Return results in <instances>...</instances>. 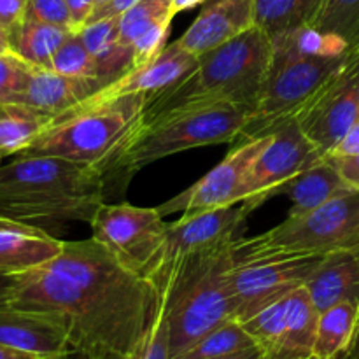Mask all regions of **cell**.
<instances>
[{"instance_id": "17", "label": "cell", "mask_w": 359, "mask_h": 359, "mask_svg": "<svg viewBox=\"0 0 359 359\" xmlns=\"http://www.w3.org/2000/svg\"><path fill=\"white\" fill-rule=\"evenodd\" d=\"M198 58L182 48L179 41L165 46L154 58L135 67L114 83L102 88L98 93L105 97H119L130 93H146L149 97L181 83L196 69Z\"/></svg>"}, {"instance_id": "4", "label": "cell", "mask_w": 359, "mask_h": 359, "mask_svg": "<svg viewBox=\"0 0 359 359\" xmlns=\"http://www.w3.org/2000/svg\"><path fill=\"white\" fill-rule=\"evenodd\" d=\"M272 62V41L259 27L198 56L188 77L153 95L144 119L177 109L233 104L255 111ZM252 114V112H251Z\"/></svg>"}, {"instance_id": "43", "label": "cell", "mask_w": 359, "mask_h": 359, "mask_svg": "<svg viewBox=\"0 0 359 359\" xmlns=\"http://www.w3.org/2000/svg\"><path fill=\"white\" fill-rule=\"evenodd\" d=\"M11 284V277L7 276H0V302L4 300V294H6L7 287H9Z\"/></svg>"}, {"instance_id": "32", "label": "cell", "mask_w": 359, "mask_h": 359, "mask_svg": "<svg viewBox=\"0 0 359 359\" xmlns=\"http://www.w3.org/2000/svg\"><path fill=\"white\" fill-rule=\"evenodd\" d=\"M34 67L16 53H0V104H13L25 90Z\"/></svg>"}, {"instance_id": "48", "label": "cell", "mask_w": 359, "mask_h": 359, "mask_svg": "<svg viewBox=\"0 0 359 359\" xmlns=\"http://www.w3.org/2000/svg\"><path fill=\"white\" fill-rule=\"evenodd\" d=\"M0 161H2V156H0Z\"/></svg>"}, {"instance_id": "18", "label": "cell", "mask_w": 359, "mask_h": 359, "mask_svg": "<svg viewBox=\"0 0 359 359\" xmlns=\"http://www.w3.org/2000/svg\"><path fill=\"white\" fill-rule=\"evenodd\" d=\"M107 84V81L98 77H70L55 70L34 67L27 86L13 104L27 105L56 118L83 104Z\"/></svg>"}, {"instance_id": "29", "label": "cell", "mask_w": 359, "mask_h": 359, "mask_svg": "<svg viewBox=\"0 0 359 359\" xmlns=\"http://www.w3.org/2000/svg\"><path fill=\"white\" fill-rule=\"evenodd\" d=\"M314 28L339 35L354 48L359 42V0H326Z\"/></svg>"}, {"instance_id": "2", "label": "cell", "mask_w": 359, "mask_h": 359, "mask_svg": "<svg viewBox=\"0 0 359 359\" xmlns=\"http://www.w3.org/2000/svg\"><path fill=\"white\" fill-rule=\"evenodd\" d=\"M104 196V179L91 165L30 154L0 165V219L42 230L69 221L90 224Z\"/></svg>"}, {"instance_id": "13", "label": "cell", "mask_w": 359, "mask_h": 359, "mask_svg": "<svg viewBox=\"0 0 359 359\" xmlns=\"http://www.w3.org/2000/svg\"><path fill=\"white\" fill-rule=\"evenodd\" d=\"M270 137L272 135H263L242 142L198 182L175 195L168 202L161 203L156 209L165 217L175 212H205V210L223 209L244 202L249 172L263 147L270 142Z\"/></svg>"}, {"instance_id": "19", "label": "cell", "mask_w": 359, "mask_h": 359, "mask_svg": "<svg viewBox=\"0 0 359 359\" xmlns=\"http://www.w3.org/2000/svg\"><path fill=\"white\" fill-rule=\"evenodd\" d=\"M174 0H140L119 16L123 44L133 53V69L144 65L167 46Z\"/></svg>"}, {"instance_id": "35", "label": "cell", "mask_w": 359, "mask_h": 359, "mask_svg": "<svg viewBox=\"0 0 359 359\" xmlns=\"http://www.w3.org/2000/svg\"><path fill=\"white\" fill-rule=\"evenodd\" d=\"M339 170L340 177L351 189L359 191V153L351 156H325Z\"/></svg>"}, {"instance_id": "24", "label": "cell", "mask_w": 359, "mask_h": 359, "mask_svg": "<svg viewBox=\"0 0 359 359\" xmlns=\"http://www.w3.org/2000/svg\"><path fill=\"white\" fill-rule=\"evenodd\" d=\"M326 0H255V25L270 41L287 32L314 27Z\"/></svg>"}, {"instance_id": "30", "label": "cell", "mask_w": 359, "mask_h": 359, "mask_svg": "<svg viewBox=\"0 0 359 359\" xmlns=\"http://www.w3.org/2000/svg\"><path fill=\"white\" fill-rule=\"evenodd\" d=\"M51 70L70 77H98L102 79L79 32L70 34V37L60 46L53 58Z\"/></svg>"}, {"instance_id": "33", "label": "cell", "mask_w": 359, "mask_h": 359, "mask_svg": "<svg viewBox=\"0 0 359 359\" xmlns=\"http://www.w3.org/2000/svg\"><path fill=\"white\" fill-rule=\"evenodd\" d=\"M25 18L72 30L67 0H28Z\"/></svg>"}, {"instance_id": "42", "label": "cell", "mask_w": 359, "mask_h": 359, "mask_svg": "<svg viewBox=\"0 0 359 359\" xmlns=\"http://www.w3.org/2000/svg\"><path fill=\"white\" fill-rule=\"evenodd\" d=\"M203 2H205V0H174V14L193 9V7H196L198 4Z\"/></svg>"}, {"instance_id": "20", "label": "cell", "mask_w": 359, "mask_h": 359, "mask_svg": "<svg viewBox=\"0 0 359 359\" xmlns=\"http://www.w3.org/2000/svg\"><path fill=\"white\" fill-rule=\"evenodd\" d=\"M65 242L42 228L0 219V276L14 277L56 258Z\"/></svg>"}, {"instance_id": "3", "label": "cell", "mask_w": 359, "mask_h": 359, "mask_svg": "<svg viewBox=\"0 0 359 359\" xmlns=\"http://www.w3.org/2000/svg\"><path fill=\"white\" fill-rule=\"evenodd\" d=\"M251 109L233 104L177 109L147 118L98 172L104 191L121 193L137 172L154 161L193 147L231 142L251 116Z\"/></svg>"}, {"instance_id": "40", "label": "cell", "mask_w": 359, "mask_h": 359, "mask_svg": "<svg viewBox=\"0 0 359 359\" xmlns=\"http://www.w3.org/2000/svg\"><path fill=\"white\" fill-rule=\"evenodd\" d=\"M0 53H14L13 35L0 25Z\"/></svg>"}, {"instance_id": "38", "label": "cell", "mask_w": 359, "mask_h": 359, "mask_svg": "<svg viewBox=\"0 0 359 359\" xmlns=\"http://www.w3.org/2000/svg\"><path fill=\"white\" fill-rule=\"evenodd\" d=\"M359 153V121L349 132L344 135V139L333 147V151L326 156H351V154Z\"/></svg>"}, {"instance_id": "21", "label": "cell", "mask_w": 359, "mask_h": 359, "mask_svg": "<svg viewBox=\"0 0 359 359\" xmlns=\"http://www.w3.org/2000/svg\"><path fill=\"white\" fill-rule=\"evenodd\" d=\"M305 290L319 314L342 302L359 305V245L326 255Z\"/></svg>"}, {"instance_id": "23", "label": "cell", "mask_w": 359, "mask_h": 359, "mask_svg": "<svg viewBox=\"0 0 359 359\" xmlns=\"http://www.w3.org/2000/svg\"><path fill=\"white\" fill-rule=\"evenodd\" d=\"M98 74L109 84L133 69L132 49L121 41L119 16L93 21L79 32Z\"/></svg>"}, {"instance_id": "16", "label": "cell", "mask_w": 359, "mask_h": 359, "mask_svg": "<svg viewBox=\"0 0 359 359\" xmlns=\"http://www.w3.org/2000/svg\"><path fill=\"white\" fill-rule=\"evenodd\" d=\"M255 27V0H205L188 30L177 39L198 58Z\"/></svg>"}, {"instance_id": "36", "label": "cell", "mask_w": 359, "mask_h": 359, "mask_svg": "<svg viewBox=\"0 0 359 359\" xmlns=\"http://www.w3.org/2000/svg\"><path fill=\"white\" fill-rule=\"evenodd\" d=\"M95 6H97L95 0H67V7H69L74 32H81L86 27L91 14H93Z\"/></svg>"}, {"instance_id": "28", "label": "cell", "mask_w": 359, "mask_h": 359, "mask_svg": "<svg viewBox=\"0 0 359 359\" xmlns=\"http://www.w3.org/2000/svg\"><path fill=\"white\" fill-rule=\"evenodd\" d=\"M251 347H258L248 330L238 321H228L212 330L205 337L193 344L186 353L175 359H216L242 353Z\"/></svg>"}, {"instance_id": "5", "label": "cell", "mask_w": 359, "mask_h": 359, "mask_svg": "<svg viewBox=\"0 0 359 359\" xmlns=\"http://www.w3.org/2000/svg\"><path fill=\"white\" fill-rule=\"evenodd\" d=\"M233 242L186 256L156 286L168 298L170 359L235 319Z\"/></svg>"}, {"instance_id": "26", "label": "cell", "mask_w": 359, "mask_h": 359, "mask_svg": "<svg viewBox=\"0 0 359 359\" xmlns=\"http://www.w3.org/2000/svg\"><path fill=\"white\" fill-rule=\"evenodd\" d=\"M53 119V116L27 105H0V156L23 153L51 125Z\"/></svg>"}, {"instance_id": "45", "label": "cell", "mask_w": 359, "mask_h": 359, "mask_svg": "<svg viewBox=\"0 0 359 359\" xmlns=\"http://www.w3.org/2000/svg\"><path fill=\"white\" fill-rule=\"evenodd\" d=\"M109 0H95V4H97V6H95V9H97V7H100V6H104V4H107Z\"/></svg>"}, {"instance_id": "39", "label": "cell", "mask_w": 359, "mask_h": 359, "mask_svg": "<svg viewBox=\"0 0 359 359\" xmlns=\"http://www.w3.org/2000/svg\"><path fill=\"white\" fill-rule=\"evenodd\" d=\"M216 359H266V358L259 347H251V349L242 351V353L230 354V356H223V358H216Z\"/></svg>"}, {"instance_id": "10", "label": "cell", "mask_w": 359, "mask_h": 359, "mask_svg": "<svg viewBox=\"0 0 359 359\" xmlns=\"http://www.w3.org/2000/svg\"><path fill=\"white\" fill-rule=\"evenodd\" d=\"M326 255L262 256L235 263V321L244 323L311 280Z\"/></svg>"}, {"instance_id": "37", "label": "cell", "mask_w": 359, "mask_h": 359, "mask_svg": "<svg viewBox=\"0 0 359 359\" xmlns=\"http://www.w3.org/2000/svg\"><path fill=\"white\" fill-rule=\"evenodd\" d=\"M137 2H140V0H109L107 4H104V6L97 7V9L93 11V14H91L88 25L93 23V21H98V20H105V18L121 16L125 11H128L130 7L135 6Z\"/></svg>"}, {"instance_id": "6", "label": "cell", "mask_w": 359, "mask_h": 359, "mask_svg": "<svg viewBox=\"0 0 359 359\" xmlns=\"http://www.w3.org/2000/svg\"><path fill=\"white\" fill-rule=\"evenodd\" d=\"M149 98L146 93L105 97L97 91L56 116L21 154L63 158L98 170L144 121Z\"/></svg>"}, {"instance_id": "9", "label": "cell", "mask_w": 359, "mask_h": 359, "mask_svg": "<svg viewBox=\"0 0 359 359\" xmlns=\"http://www.w3.org/2000/svg\"><path fill=\"white\" fill-rule=\"evenodd\" d=\"M93 238L126 269L146 276L160 252L168 223L156 207L102 203L90 223Z\"/></svg>"}, {"instance_id": "49", "label": "cell", "mask_w": 359, "mask_h": 359, "mask_svg": "<svg viewBox=\"0 0 359 359\" xmlns=\"http://www.w3.org/2000/svg\"><path fill=\"white\" fill-rule=\"evenodd\" d=\"M0 105H2V104H0Z\"/></svg>"}, {"instance_id": "44", "label": "cell", "mask_w": 359, "mask_h": 359, "mask_svg": "<svg viewBox=\"0 0 359 359\" xmlns=\"http://www.w3.org/2000/svg\"><path fill=\"white\" fill-rule=\"evenodd\" d=\"M140 346H142V344H140ZM126 359H140V347H139V351H137L135 354H132V356L126 358Z\"/></svg>"}, {"instance_id": "41", "label": "cell", "mask_w": 359, "mask_h": 359, "mask_svg": "<svg viewBox=\"0 0 359 359\" xmlns=\"http://www.w3.org/2000/svg\"><path fill=\"white\" fill-rule=\"evenodd\" d=\"M342 359H359V316H358V326H356V333H354V339L351 347L347 349L346 356Z\"/></svg>"}, {"instance_id": "25", "label": "cell", "mask_w": 359, "mask_h": 359, "mask_svg": "<svg viewBox=\"0 0 359 359\" xmlns=\"http://www.w3.org/2000/svg\"><path fill=\"white\" fill-rule=\"evenodd\" d=\"M359 305L342 302L321 312L316 328L314 349L316 359H342L351 347L356 333Z\"/></svg>"}, {"instance_id": "1", "label": "cell", "mask_w": 359, "mask_h": 359, "mask_svg": "<svg viewBox=\"0 0 359 359\" xmlns=\"http://www.w3.org/2000/svg\"><path fill=\"white\" fill-rule=\"evenodd\" d=\"M158 297L146 276L91 237L65 242L56 258L11 277L0 304L58 321L76 358L126 359L146 339Z\"/></svg>"}, {"instance_id": "11", "label": "cell", "mask_w": 359, "mask_h": 359, "mask_svg": "<svg viewBox=\"0 0 359 359\" xmlns=\"http://www.w3.org/2000/svg\"><path fill=\"white\" fill-rule=\"evenodd\" d=\"M321 158L359 121V49L351 48L340 69L294 118Z\"/></svg>"}, {"instance_id": "31", "label": "cell", "mask_w": 359, "mask_h": 359, "mask_svg": "<svg viewBox=\"0 0 359 359\" xmlns=\"http://www.w3.org/2000/svg\"><path fill=\"white\" fill-rule=\"evenodd\" d=\"M156 311L147 335L140 346V359H170V326H168V298L163 290H158Z\"/></svg>"}, {"instance_id": "12", "label": "cell", "mask_w": 359, "mask_h": 359, "mask_svg": "<svg viewBox=\"0 0 359 359\" xmlns=\"http://www.w3.org/2000/svg\"><path fill=\"white\" fill-rule=\"evenodd\" d=\"M248 216L249 212L244 207L235 205L182 214L179 221L168 223L163 245L147 269L146 277L156 287L186 256L237 241Z\"/></svg>"}, {"instance_id": "27", "label": "cell", "mask_w": 359, "mask_h": 359, "mask_svg": "<svg viewBox=\"0 0 359 359\" xmlns=\"http://www.w3.org/2000/svg\"><path fill=\"white\" fill-rule=\"evenodd\" d=\"M74 34L69 28L25 18L13 35V48L16 55L35 69L51 70L53 58L60 46Z\"/></svg>"}, {"instance_id": "15", "label": "cell", "mask_w": 359, "mask_h": 359, "mask_svg": "<svg viewBox=\"0 0 359 359\" xmlns=\"http://www.w3.org/2000/svg\"><path fill=\"white\" fill-rule=\"evenodd\" d=\"M0 346L25 351L42 359L76 356L65 330L53 318L0 304Z\"/></svg>"}, {"instance_id": "46", "label": "cell", "mask_w": 359, "mask_h": 359, "mask_svg": "<svg viewBox=\"0 0 359 359\" xmlns=\"http://www.w3.org/2000/svg\"><path fill=\"white\" fill-rule=\"evenodd\" d=\"M354 48H358V49H359V42H358V44H356V46H354Z\"/></svg>"}, {"instance_id": "34", "label": "cell", "mask_w": 359, "mask_h": 359, "mask_svg": "<svg viewBox=\"0 0 359 359\" xmlns=\"http://www.w3.org/2000/svg\"><path fill=\"white\" fill-rule=\"evenodd\" d=\"M28 0H0V25L14 35L23 23Z\"/></svg>"}, {"instance_id": "22", "label": "cell", "mask_w": 359, "mask_h": 359, "mask_svg": "<svg viewBox=\"0 0 359 359\" xmlns=\"http://www.w3.org/2000/svg\"><path fill=\"white\" fill-rule=\"evenodd\" d=\"M349 186L340 177L339 170L328 160H319L302 170L280 188V193L291 200V217L304 216L325 205L335 196L349 191Z\"/></svg>"}, {"instance_id": "7", "label": "cell", "mask_w": 359, "mask_h": 359, "mask_svg": "<svg viewBox=\"0 0 359 359\" xmlns=\"http://www.w3.org/2000/svg\"><path fill=\"white\" fill-rule=\"evenodd\" d=\"M359 245V191L349 189L304 216L233 242V262L280 255H330Z\"/></svg>"}, {"instance_id": "47", "label": "cell", "mask_w": 359, "mask_h": 359, "mask_svg": "<svg viewBox=\"0 0 359 359\" xmlns=\"http://www.w3.org/2000/svg\"><path fill=\"white\" fill-rule=\"evenodd\" d=\"M309 359H316V358H314V356H311V358H309Z\"/></svg>"}, {"instance_id": "14", "label": "cell", "mask_w": 359, "mask_h": 359, "mask_svg": "<svg viewBox=\"0 0 359 359\" xmlns=\"http://www.w3.org/2000/svg\"><path fill=\"white\" fill-rule=\"evenodd\" d=\"M270 135V142L263 147L249 172L245 200L242 202L248 212L279 195L287 181L323 160L318 147L305 135L297 119L280 125Z\"/></svg>"}, {"instance_id": "8", "label": "cell", "mask_w": 359, "mask_h": 359, "mask_svg": "<svg viewBox=\"0 0 359 359\" xmlns=\"http://www.w3.org/2000/svg\"><path fill=\"white\" fill-rule=\"evenodd\" d=\"M349 49L339 56H307L280 42H272V62L262 95L237 139L245 142L270 135L280 125L297 118L323 84L340 69Z\"/></svg>"}]
</instances>
